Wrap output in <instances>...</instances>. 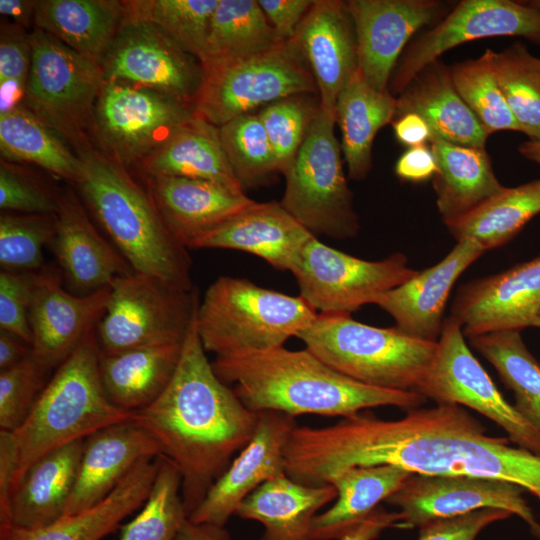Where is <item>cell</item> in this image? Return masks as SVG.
I'll list each match as a JSON object with an SVG mask.
<instances>
[{
	"label": "cell",
	"instance_id": "bcb514c9",
	"mask_svg": "<svg viewBox=\"0 0 540 540\" xmlns=\"http://www.w3.org/2000/svg\"><path fill=\"white\" fill-rule=\"evenodd\" d=\"M218 128L228 162L244 191L279 173L258 115L245 114Z\"/></svg>",
	"mask_w": 540,
	"mask_h": 540
},
{
	"label": "cell",
	"instance_id": "f907efd6",
	"mask_svg": "<svg viewBox=\"0 0 540 540\" xmlns=\"http://www.w3.org/2000/svg\"><path fill=\"white\" fill-rule=\"evenodd\" d=\"M29 35L12 27L2 28L0 41V114L13 110L24 99L31 67Z\"/></svg>",
	"mask_w": 540,
	"mask_h": 540
},
{
	"label": "cell",
	"instance_id": "1f68e13d",
	"mask_svg": "<svg viewBox=\"0 0 540 540\" xmlns=\"http://www.w3.org/2000/svg\"><path fill=\"white\" fill-rule=\"evenodd\" d=\"M413 473L395 465L352 466L331 474L334 504L315 516L313 540H340L394 494Z\"/></svg>",
	"mask_w": 540,
	"mask_h": 540
},
{
	"label": "cell",
	"instance_id": "9f6ffc18",
	"mask_svg": "<svg viewBox=\"0 0 540 540\" xmlns=\"http://www.w3.org/2000/svg\"><path fill=\"white\" fill-rule=\"evenodd\" d=\"M268 22L282 40H291L312 0H258Z\"/></svg>",
	"mask_w": 540,
	"mask_h": 540
},
{
	"label": "cell",
	"instance_id": "9c48e42d",
	"mask_svg": "<svg viewBox=\"0 0 540 540\" xmlns=\"http://www.w3.org/2000/svg\"><path fill=\"white\" fill-rule=\"evenodd\" d=\"M202 69L193 114L216 127L264 104L317 91L312 72L292 39Z\"/></svg>",
	"mask_w": 540,
	"mask_h": 540
},
{
	"label": "cell",
	"instance_id": "f35d334b",
	"mask_svg": "<svg viewBox=\"0 0 540 540\" xmlns=\"http://www.w3.org/2000/svg\"><path fill=\"white\" fill-rule=\"evenodd\" d=\"M280 41L258 0H219L200 63L204 66L250 56Z\"/></svg>",
	"mask_w": 540,
	"mask_h": 540
},
{
	"label": "cell",
	"instance_id": "be15d7a7",
	"mask_svg": "<svg viewBox=\"0 0 540 540\" xmlns=\"http://www.w3.org/2000/svg\"><path fill=\"white\" fill-rule=\"evenodd\" d=\"M37 1L0 0V13L20 23H27L34 16Z\"/></svg>",
	"mask_w": 540,
	"mask_h": 540
},
{
	"label": "cell",
	"instance_id": "4316f807",
	"mask_svg": "<svg viewBox=\"0 0 540 540\" xmlns=\"http://www.w3.org/2000/svg\"><path fill=\"white\" fill-rule=\"evenodd\" d=\"M51 245L64 277L79 295L108 287L116 277L134 272L95 229L71 193L59 197Z\"/></svg>",
	"mask_w": 540,
	"mask_h": 540
},
{
	"label": "cell",
	"instance_id": "c3c4849f",
	"mask_svg": "<svg viewBox=\"0 0 540 540\" xmlns=\"http://www.w3.org/2000/svg\"><path fill=\"white\" fill-rule=\"evenodd\" d=\"M317 107L290 96L268 104L259 114L279 173H285L304 142Z\"/></svg>",
	"mask_w": 540,
	"mask_h": 540
},
{
	"label": "cell",
	"instance_id": "03108f58",
	"mask_svg": "<svg viewBox=\"0 0 540 540\" xmlns=\"http://www.w3.org/2000/svg\"><path fill=\"white\" fill-rule=\"evenodd\" d=\"M527 6L540 12V0L523 1Z\"/></svg>",
	"mask_w": 540,
	"mask_h": 540
},
{
	"label": "cell",
	"instance_id": "6125c7cd",
	"mask_svg": "<svg viewBox=\"0 0 540 540\" xmlns=\"http://www.w3.org/2000/svg\"><path fill=\"white\" fill-rule=\"evenodd\" d=\"M175 540H230V536L224 526L196 523L187 518Z\"/></svg>",
	"mask_w": 540,
	"mask_h": 540
},
{
	"label": "cell",
	"instance_id": "680465c9",
	"mask_svg": "<svg viewBox=\"0 0 540 540\" xmlns=\"http://www.w3.org/2000/svg\"><path fill=\"white\" fill-rule=\"evenodd\" d=\"M391 124L396 140L408 148L426 145L433 138L429 125L415 113L399 115Z\"/></svg>",
	"mask_w": 540,
	"mask_h": 540
},
{
	"label": "cell",
	"instance_id": "816d5d0a",
	"mask_svg": "<svg viewBox=\"0 0 540 540\" xmlns=\"http://www.w3.org/2000/svg\"><path fill=\"white\" fill-rule=\"evenodd\" d=\"M36 272L0 271V329L14 333L32 346L29 322Z\"/></svg>",
	"mask_w": 540,
	"mask_h": 540
},
{
	"label": "cell",
	"instance_id": "cb8c5ba5",
	"mask_svg": "<svg viewBox=\"0 0 540 540\" xmlns=\"http://www.w3.org/2000/svg\"><path fill=\"white\" fill-rule=\"evenodd\" d=\"M160 454L156 440L132 419L87 436L83 440L76 481L64 516L96 505L139 461Z\"/></svg>",
	"mask_w": 540,
	"mask_h": 540
},
{
	"label": "cell",
	"instance_id": "b9f144b4",
	"mask_svg": "<svg viewBox=\"0 0 540 540\" xmlns=\"http://www.w3.org/2000/svg\"><path fill=\"white\" fill-rule=\"evenodd\" d=\"M219 0H138L124 2L123 23L151 24L200 60L210 20Z\"/></svg>",
	"mask_w": 540,
	"mask_h": 540
},
{
	"label": "cell",
	"instance_id": "ee69618b",
	"mask_svg": "<svg viewBox=\"0 0 540 540\" xmlns=\"http://www.w3.org/2000/svg\"><path fill=\"white\" fill-rule=\"evenodd\" d=\"M181 488L178 469L159 455L158 471L149 496L140 512L121 527L117 540H175L188 518Z\"/></svg>",
	"mask_w": 540,
	"mask_h": 540
},
{
	"label": "cell",
	"instance_id": "e575fe53",
	"mask_svg": "<svg viewBox=\"0 0 540 540\" xmlns=\"http://www.w3.org/2000/svg\"><path fill=\"white\" fill-rule=\"evenodd\" d=\"M397 97L371 87L359 67L339 92L335 106L341 150L349 178L365 179L372 168V146L378 131L392 123Z\"/></svg>",
	"mask_w": 540,
	"mask_h": 540
},
{
	"label": "cell",
	"instance_id": "30bf717a",
	"mask_svg": "<svg viewBox=\"0 0 540 540\" xmlns=\"http://www.w3.org/2000/svg\"><path fill=\"white\" fill-rule=\"evenodd\" d=\"M198 306L195 289L136 272L116 277L96 325L100 353L182 343Z\"/></svg>",
	"mask_w": 540,
	"mask_h": 540
},
{
	"label": "cell",
	"instance_id": "ffe728a7",
	"mask_svg": "<svg viewBox=\"0 0 540 540\" xmlns=\"http://www.w3.org/2000/svg\"><path fill=\"white\" fill-rule=\"evenodd\" d=\"M540 315V256L473 280L457 292L453 317L467 337L533 326Z\"/></svg>",
	"mask_w": 540,
	"mask_h": 540
},
{
	"label": "cell",
	"instance_id": "8d00e7d4",
	"mask_svg": "<svg viewBox=\"0 0 540 540\" xmlns=\"http://www.w3.org/2000/svg\"><path fill=\"white\" fill-rule=\"evenodd\" d=\"M123 3L108 0L37 1L40 30L73 50L100 61L120 29Z\"/></svg>",
	"mask_w": 540,
	"mask_h": 540
},
{
	"label": "cell",
	"instance_id": "836d02e7",
	"mask_svg": "<svg viewBox=\"0 0 540 540\" xmlns=\"http://www.w3.org/2000/svg\"><path fill=\"white\" fill-rule=\"evenodd\" d=\"M159 456L139 461L114 490L96 505L64 516L33 532L14 531L7 540H102L141 508L156 477Z\"/></svg>",
	"mask_w": 540,
	"mask_h": 540
},
{
	"label": "cell",
	"instance_id": "83f0119b",
	"mask_svg": "<svg viewBox=\"0 0 540 540\" xmlns=\"http://www.w3.org/2000/svg\"><path fill=\"white\" fill-rule=\"evenodd\" d=\"M83 440L51 451L25 471L11 497V534L46 528L64 516L76 481Z\"/></svg>",
	"mask_w": 540,
	"mask_h": 540
},
{
	"label": "cell",
	"instance_id": "ab89813d",
	"mask_svg": "<svg viewBox=\"0 0 540 540\" xmlns=\"http://www.w3.org/2000/svg\"><path fill=\"white\" fill-rule=\"evenodd\" d=\"M514 393L516 410L540 431V364L520 331L501 330L468 337Z\"/></svg>",
	"mask_w": 540,
	"mask_h": 540
},
{
	"label": "cell",
	"instance_id": "d6a6232c",
	"mask_svg": "<svg viewBox=\"0 0 540 540\" xmlns=\"http://www.w3.org/2000/svg\"><path fill=\"white\" fill-rule=\"evenodd\" d=\"M182 343L145 346L102 354L99 373L108 400L126 411L154 402L167 388L177 369Z\"/></svg>",
	"mask_w": 540,
	"mask_h": 540
},
{
	"label": "cell",
	"instance_id": "ac0fdd59",
	"mask_svg": "<svg viewBox=\"0 0 540 540\" xmlns=\"http://www.w3.org/2000/svg\"><path fill=\"white\" fill-rule=\"evenodd\" d=\"M358 67L367 83L388 90L397 62L421 28L441 19L446 5L436 0H349Z\"/></svg>",
	"mask_w": 540,
	"mask_h": 540
},
{
	"label": "cell",
	"instance_id": "003e7915",
	"mask_svg": "<svg viewBox=\"0 0 540 540\" xmlns=\"http://www.w3.org/2000/svg\"><path fill=\"white\" fill-rule=\"evenodd\" d=\"M533 326L535 327H539L540 328V315L537 317V319L535 320Z\"/></svg>",
	"mask_w": 540,
	"mask_h": 540
},
{
	"label": "cell",
	"instance_id": "5bb4252c",
	"mask_svg": "<svg viewBox=\"0 0 540 540\" xmlns=\"http://www.w3.org/2000/svg\"><path fill=\"white\" fill-rule=\"evenodd\" d=\"M518 36L540 45V12L523 1L462 0L433 28L410 41L391 75L388 90L400 95L442 54L469 41Z\"/></svg>",
	"mask_w": 540,
	"mask_h": 540
},
{
	"label": "cell",
	"instance_id": "db71d44e",
	"mask_svg": "<svg viewBox=\"0 0 540 540\" xmlns=\"http://www.w3.org/2000/svg\"><path fill=\"white\" fill-rule=\"evenodd\" d=\"M510 516L511 513L505 510L483 508L464 515L431 520L419 527L417 540H475L484 528Z\"/></svg>",
	"mask_w": 540,
	"mask_h": 540
},
{
	"label": "cell",
	"instance_id": "91938a15",
	"mask_svg": "<svg viewBox=\"0 0 540 540\" xmlns=\"http://www.w3.org/2000/svg\"><path fill=\"white\" fill-rule=\"evenodd\" d=\"M398 520V512L379 506L340 540H375L385 529L395 527Z\"/></svg>",
	"mask_w": 540,
	"mask_h": 540
},
{
	"label": "cell",
	"instance_id": "f546056e",
	"mask_svg": "<svg viewBox=\"0 0 540 540\" xmlns=\"http://www.w3.org/2000/svg\"><path fill=\"white\" fill-rule=\"evenodd\" d=\"M405 113L421 116L433 136L462 146H486L489 135L458 95L441 59L421 70L397 97L395 117Z\"/></svg>",
	"mask_w": 540,
	"mask_h": 540
},
{
	"label": "cell",
	"instance_id": "277c9868",
	"mask_svg": "<svg viewBox=\"0 0 540 540\" xmlns=\"http://www.w3.org/2000/svg\"><path fill=\"white\" fill-rule=\"evenodd\" d=\"M79 158L81 168L75 182L132 270L194 289L187 248L171 233L150 194L116 161L93 151Z\"/></svg>",
	"mask_w": 540,
	"mask_h": 540
},
{
	"label": "cell",
	"instance_id": "6f0895ef",
	"mask_svg": "<svg viewBox=\"0 0 540 540\" xmlns=\"http://www.w3.org/2000/svg\"><path fill=\"white\" fill-rule=\"evenodd\" d=\"M436 170V159L428 144L408 148L395 164L397 177L412 183L432 180Z\"/></svg>",
	"mask_w": 540,
	"mask_h": 540
},
{
	"label": "cell",
	"instance_id": "603a6c76",
	"mask_svg": "<svg viewBox=\"0 0 540 540\" xmlns=\"http://www.w3.org/2000/svg\"><path fill=\"white\" fill-rule=\"evenodd\" d=\"M292 40L312 72L319 105L335 111L339 92L358 69L357 38L347 1L314 0Z\"/></svg>",
	"mask_w": 540,
	"mask_h": 540
},
{
	"label": "cell",
	"instance_id": "d6986e66",
	"mask_svg": "<svg viewBox=\"0 0 540 540\" xmlns=\"http://www.w3.org/2000/svg\"><path fill=\"white\" fill-rule=\"evenodd\" d=\"M53 267L36 272L30 306L32 357L49 371L56 369L103 316L110 286L79 295L67 292Z\"/></svg>",
	"mask_w": 540,
	"mask_h": 540
},
{
	"label": "cell",
	"instance_id": "2e32d148",
	"mask_svg": "<svg viewBox=\"0 0 540 540\" xmlns=\"http://www.w3.org/2000/svg\"><path fill=\"white\" fill-rule=\"evenodd\" d=\"M193 116L187 104L157 90L104 81L96 120L105 143L122 162L145 159Z\"/></svg>",
	"mask_w": 540,
	"mask_h": 540
},
{
	"label": "cell",
	"instance_id": "d4e9b609",
	"mask_svg": "<svg viewBox=\"0 0 540 540\" xmlns=\"http://www.w3.org/2000/svg\"><path fill=\"white\" fill-rule=\"evenodd\" d=\"M312 237L280 202H254L190 249L239 250L262 258L276 270L292 273Z\"/></svg>",
	"mask_w": 540,
	"mask_h": 540
},
{
	"label": "cell",
	"instance_id": "f5cc1de1",
	"mask_svg": "<svg viewBox=\"0 0 540 540\" xmlns=\"http://www.w3.org/2000/svg\"><path fill=\"white\" fill-rule=\"evenodd\" d=\"M59 197L4 163L0 168V208L25 214H56Z\"/></svg>",
	"mask_w": 540,
	"mask_h": 540
},
{
	"label": "cell",
	"instance_id": "f1b7e54d",
	"mask_svg": "<svg viewBox=\"0 0 540 540\" xmlns=\"http://www.w3.org/2000/svg\"><path fill=\"white\" fill-rule=\"evenodd\" d=\"M336 497L337 491L329 483L307 485L285 473L255 489L235 515L261 523L265 528L261 540H313L317 512Z\"/></svg>",
	"mask_w": 540,
	"mask_h": 540
},
{
	"label": "cell",
	"instance_id": "6da1fadb",
	"mask_svg": "<svg viewBox=\"0 0 540 540\" xmlns=\"http://www.w3.org/2000/svg\"><path fill=\"white\" fill-rule=\"evenodd\" d=\"M486 434L462 406L408 410L397 420L358 412L327 427L296 426L285 447L287 474L326 484L352 466L395 465L411 473L493 478L521 486L540 502V455Z\"/></svg>",
	"mask_w": 540,
	"mask_h": 540
},
{
	"label": "cell",
	"instance_id": "e0dca14e",
	"mask_svg": "<svg viewBox=\"0 0 540 540\" xmlns=\"http://www.w3.org/2000/svg\"><path fill=\"white\" fill-rule=\"evenodd\" d=\"M159 28L123 23L103 56L104 81H121L157 90L185 104L194 102L202 65Z\"/></svg>",
	"mask_w": 540,
	"mask_h": 540
},
{
	"label": "cell",
	"instance_id": "7a4b0ae2",
	"mask_svg": "<svg viewBox=\"0 0 540 540\" xmlns=\"http://www.w3.org/2000/svg\"><path fill=\"white\" fill-rule=\"evenodd\" d=\"M205 352L195 315L169 385L132 415L178 469L188 516L251 440L259 419L217 376Z\"/></svg>",
	"mask_w": 540,
	"mask_h": 540
},
{
	"label": "cell",
	"instance_id": "8992f818",
	"mask_svg": "<svg viewBox=\"0 0 540 540\" xmlns=\"http://www.w3.org/2000/svg\"><path fill=\"white\" fill-rule=\"evenodd\" d=\"M305 348L340 374L371 387L418 392L433 366L437 342L394 327L355 321L350 314H320L297 335Z\"/></svg>",
	"mask_w": 540,
	"mask_h": 540
},
{
	"label": "cell",
	"instance_id": "4fadbf2b",
	"mask_svg": "<svg viewBox=\"0 0 540 540\" xmlns=\"http://www.w3.org/2000/svg\"><path fill=\"white\" fill-rule=\"evenodd\" d=\"M32 59L24 100L51 128L68 134L87 118L104 83L100 61L39 28L29 34Z\"/></svg>",
	"mask_w": 540,
	"mask_h": 540
},
{
	"label": "cell",
	"instance_id": "94428289",
	"mask_svg": "<svg viewBox=\"0 0 540 540\" xmlns=\"http://www.w3.org/2000/svg\"><path fill=\"white\" fill-rule=\"evenodd\" d=\"M31 353V344L14 333L0 329V372L16 366Z\"/></svg>",
	"mask_w": 540,
	"mask_h": 540
},
{
	"label": "cell",
	"instance_id": "ba28073f",
	"mask_svg": "<svg viewBox=\"0 0 540 540\" xmlns=\"http://www.w3.org/2000/svg\"><path fill=\"white\" fill-rule=\"evenodd\" d=\"M335 124V111L318 104L304 142L284 173L286 184L280 203L314 236L348 239L357 235L360 225Z\"/></svg>",
	"mask_w": 540,
	"mask_h": 540
},
{
	"label": "cell",
	"instance_id": "44dd1931",
	"mask_svg": "<svg viewBox=\"0 0 540 540\" xmlns=\"http://www.w3.org/2000/svg\"><path fill=\"white\" fill-rule=\"evenodd\" d=\"M295 426L294 417L287 414L272 411L259 413L251 440L235 456L188 518L196 523L224 526L255 489L285 474V446Z\"/></svg>",
	"mask_w": 540,
	"mask_h": 540
},
{
	"label": "cell",
	"instance_id": "7c38bea8",
	"mask_svg": "<svg viewBox=\"0 0 540 540\" xmlns=\"http://www.w3.org/2000/svg\"><path fill=\"white\" fill-rule=\"evenodd\" d=\"M431 371L418 393L436 404L475 410L499 425L517 447L540 455V431L499 392L470 351L461 325L445 318Z\"/></svg>",
	"mask_w": 540,
	"mask_h": 540
},
{
	"label": "cell",
	"instance_id": "52a82bcc",
	"mask_svg": "<svg viewBox=\"0 0 540 540\" xmlns=\"http://www.w3.org/2000/svg\"><path fill=\"white\" fill-rule=\"evenodd\" d=\"M317 314L300 295L266 289L245 278L221 276L199 302L196 328L205 351L228 357L283 347Z\"/></svg>",
	"mask_w": 540,
	"mask_h": 540
},
{
	"label": "cell",
	"instance_id": "8fae6325",
	"mask_svg": "<svg viewBox=\"0 0 540 540\" xmlns=\"http://www.w3.org/2000/svg\"><path fill=\"white\" fill-rule=\"evenodd\" d=\"M418 270L394 253L370 261L354 257L312 237L292 271L300 296L320 314H351L375 303L383 293L403 284Z\"/></svg>",
	"mask_w": 540,
	"mask_h": 540
},
{
	"label": "cell",
	"instance_id": "681fc988",
	"mask_svg": "<svg viewBox=\"0 0 540 540\" xmlns=\"http://www.w3.org/2000/svg\"><path fill=\"white\" fill-rule=\"evenodd\" d=\"M49 372L32 353L0 372V430L13 432L23 424L46 386Z\"/></svg>",
	"mask_w": 540,
	"mask_h": 540
},
{
	"label": "cell",
	"instance_id": "60d3db41",
	"mask_svg": "<svg viewBox=\"0 0 540 540\" xmlns=\"http://www.w3.org/2000/svg\"><path fill=\"white\" fill-rule=\"evenodd\" d=\"M49 125L29 109L18 106L0 114V148L10 160L35 163L76 181L81 168L76 157Z\"/></svg>",
	"mask_w": 540,
	"mask_h": 540
},
{
	"label": "cell",
	"instance_id": "74e56055",
	"mask_svg": "<svg viewBox=\"0 0 540 540\" xmlns=\"http://www.w3.org/2000/svg\"><path fill=\"white\" fill-rule=\"evenodd\" d=\"M540 213V179L508 188L446 224L457 240L474 239L486 251L505 245Z\"/></svg>",
	"mask_w": 540,
	"mask_h": 540
},
{
	"label": "cell",
	"instance_id": "7402d4cb",
	"mask_svg": "<svg viewBox=\"0 0 540 540\" xmlns=\"http://www.w3.org/2000/svg\"><path fill=\"white\" fill-rule=\"evenodd\" d=\"M484 252L474 239L457 241L440 262L418 271L403 284L383 293L374 304L394 319L395 327L401 332L420 340L437 342L453 285Z\"/></svg>",
	"mask_w": 540,
	"mask_h": 540
},
{
	"label": "cell",
	"instance_id": "484cf974",
	"mask_svg": "<svg viewBox=\"0 0 540 540\" xmlns=\"http://www.w3.org/2000/svg\"><path fill=\"white\" fill-rule=\"evenodd\" d=\"M149 194L174 237L187 249L253 204L245 191L185 177H153Z\"/></svg>",
	"mask_w": 540,
	"mask_h": 540
},
{
	"label": "cell",
	"instance_id": "f6af8a7d",
	"mask_svg": "<svg viewBox=\"0 0 540 540\" xmlns=\"http://www.w3.org/2000/svg\"><path fill=\"white\" fill-rule=\"evenodd\" d=\"M495 51L487 48L475 59L457 62L449 67L453 85L488 135L499 131L520 132L498 84Z\"/></svg>",
	"mask_w": 540,
	"mask_h": 540
},
{
	"label": "cell",
	"instance_id": "7bdbcfd3",
	"mask_svg": "<svg viewBox=\"0 0 540 540\" xmlns=\"http://www.w3.org/2000/svg\"><path fill=\"white\" fill-rule=\"evenodd\" d=\"M493 63L498 84L520 132L529 140H540V57L516 41L495 52Z\"/></svg>",
	"mask_w": 540,
	"mask_h": 540
},
{
	"label": "cell",
	"instance_id": "4dcf8cb0",
	"mask_svg": "<svg viewBox=\"0 0 540 540\" xmlns=\"http://www.w3.org/2000/svg\"><path fill=\"white\" fill-rule=\"evenodd\" d=\"M429 145L437 164L432 179L436 205L445 225L505 188L495 176L485 147L462 146L436 136Z\"/></svg>",
	"mask_w": 540,
	"mask_h": 540
},
{
	"label": "cell",
	"instance_id": "d590c367",
	"mask_svg": "<svg viewBox=\"0 0 540 540\" xmlns=\"http://www.w3.org/2000/svg\"><path fill=\"white\" fill-rule=\"evenodd\" d=\"M142 164L151 178L204 179L244 191L226 157L219 128L194 114Z\"/></svg>",
	"mask_w": 540,
	"mask_h": 540
},
{
	"label": "cell",
	"instance_id": "5b68a950",
	"mask_svg": "<svg viewBox=\"0 0 540 540\" xmlns=\"http://www.w3.org/2000/svg\"><path fill=\"white\" fill-rule=\"evenodd\" d=\"M99 358L95 326L56 368L26 420L12 432L18 454L15 485L32 464L51 451L132 419L133 411L108 400Z\"/></svg>",
	"mask_w": 540,
	"mask_h": 540
},
{
	"label": "cell",
	"instance_id": "9a60e30c",
	"mask_svg": "<svg viewBox=\"0 0 540 540\" xmlns=\"http://www.w3.org/2000/svg\"><path fill=\"white\" fill-rule=\"evenodd\" d=\"M514 483L493 478L413 473L386 502L399 508L396 528L411 529L439 519L483 508L520 517L540 540V523Z\"/></svg>",
	"mask_w": 540,
	"mask_h": 540
},
{
	"label": "cell",
	"instance_id": "3957f363",
	"mask_svg": "<svg viewBox=\"0 0 540 540\" xmlns=\"http://www.w3.org/2000/svg\"><path fill=\"white\" fill-rule=\"evenodd\" d=\"M212 366L224 383L235 384L237 397L256 413L343 418L381 406L416 409L427 401L418 392L381 389L354 381L306 348L279 347L216 357Z\"/></svg>",
	"mask_w": 540,
	"mask_h": 540
},
{
	"label": "cell",
	"instance_id": "7dc6e473",
	"mask_svg": "<svg viewBox=\"0 0 540 540\" xmlns=\"http://www.w3.org/2000/svg\"><path fill=\"white\" fill-rule=\"evenodd\" d=\"M56 233V214L4 213L0 217V266L13 272H37L43 249Z\"/></svg>",
	"mask_w": 540,
	"mask_h": 540
},
{
	"label": "cell",
	"instance_id": "e7e4bbea",
	"mask_svg": "<svg viewBox=\"0 0 540 540\" xmlns=\"http://www.w3.org/2000/svg\"><path fill=\"white\" fill-rule=\"evenodd\" d=\"M518 151L524 158L540 165V140H527L519 146Z\"/></svg>",
	"mask_w": 540,
	"mask_h": 540
},
{
	"label": "cell",
	"instance_id": "11a10c76",
	"mask_svg": "<svg viewBox=\"0 0 540 540\" xmlns=\"http://www.w3.org/2000/svg\"><path fill=\"white\" fill-rule=\"evenodd\" d=\"M18 466L17 447L12 432L0 430V540L12 532L10 503Z\"/></svg>",
	"mask_w": 540,
	"mask_h": 540
}]
</instances>
